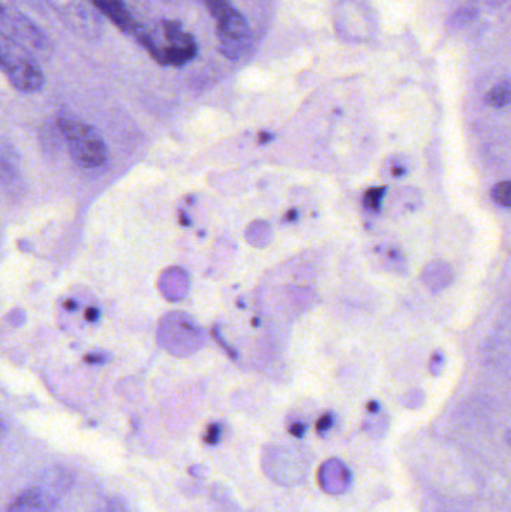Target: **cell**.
I'll return each mask as SVG.
<instances>
[{"mask_svg": "<svg viewBox=\"0 0 511 512\" xmlns=\"http://www.w3.org/2000/svg\"><path fill=\"white\" fill-rule=\"evenodd\" d=\"M134 38L162 66L182 68L197 57L194 35L179 21L161 20L153 26H138Z\"/></svg>", "mask_w": 511, "mask_h": 512, "instance_id": "cell-1", "label": "cell"}, {"mask_svg": "<svg viewBox=\"0 0 511 512\" xmlns=\"http://www.w3.org/2000/svg\"><path fill=\"white\" fill-rule=\"evenodd\" d=\"M216 21L219 51L230 60H239L252 44V30L242 12L230 0H203Z\"/></svg>", "mask_w": 511, "mask_h": 512, "instance_id": "cell-2", "label": "cell"}, {"mask_svg": "<svg viewBox=\"0 0 511 512\" xmlns=\"http://www.w3.org/2000/svg\"><path fill=\"white\" fill-rule=\"evenodd\" d=\"M57 125L68 143L72 159L80 167L93 170L104 165L107 161V147L96 129L71 117H59Z\"/></svg>", "mask_w": 511, "mask_h": 512, "instance_id": "cell-3", "label": "cell"}, {"mask_svg": "<svg viewBox=\"0 0 511 512\" xmlns=\"http://www.w3.org/2000/svg\"><path fill=\"white\" fill-rule=\"evenodd\" d=\"M0 63L9 83L23 93H36L44 87L45 77L35 56L14 42L2 38Z\"/></svg>", "mask_w": 511, "mask_h": 512, "instance_id": "cell-4", "label": "cell"}, {"mask_svg": "<svg viewBox=\"0 0 511 512\" xmlns=\"http://www.w3.org/2000/svg\"><path fill=\"white\" fill-rule=\"evenodd\" d=\"M71 32L86 41H99L104 33L101 17L90 0H45Z\"/></svg>", "mask_w": 511, "mask_h": 512, "instance_id": "cell-5", "label": "cell"}, {"mask_svg": "<svg viewBox=\"0 0 511 512\" xmlns=\"http://www.w3.org/2000/svg\"><path fill=\"white\" fill-rule=\"evenodd\" d=\"M2 38L14 42L33 56L48 54L51 42L48 36L30 18L15 9L2 8Z\"/></svg>", "mask_w": 511, "mask_h": 512, "instance_id": "cell-6", "label": "cell"}, {"mask_svg": "<svg viewBox=\"0 0 511 512\" xmlns=\"http://www.w3.org/2000/svg\"><path fill=\"white\" fill-rule=\"evenodd\" d=\"M90 2H92L93 6L98 9V12L105 15L117 29L128 33V35H135L140 23L135 21V18L132 17L128 6H126L123 0H90Z\"/></svg>", "mask_w": 511, "mask_h": 512, "instance_id": "cell-7", "label": "cell"}, {"mask_svg": "<svg viewBox=\"0 0 511 512\" xmlns=\"http://www.w3.org/2000/svg\"><path fill=\"white\" fill-rule=\"evenodd\" d=\"M422 280L423 285L431 291H441L452 283V267L444 261L431 262L423 270Z\"/></svg>", "mask_w": 511, "mask_h": 512, "instance_id": "cell-8", "label": "cell"}, {"mask_svg": "<svg viewBox=\"0 0 511 512\" xmlns=\"http://www.w3.org/2000/svg\"><path fill=\"white\" fill-rule=\"evenodd\" d=\"M47 502V496L41 490L30 487L11 502L6 512H47Z\"/></svg>", "mask_w": 511, "mask_h": 512, "instance_id": "cell-9", "label": "cell"}, {"mask_svg": "<svg viewBox=\"0 0 511 512\" xmlns=\"http://www.w3.org/2000/svg\"><path fill=\"white\" fill-rule=\"evenodd\" d=\"M486 104L492 108L511 107V78L495 84L485 96Z\"/></svg>", "mask_w": 511, "mask_h": 512, "instance_id": "cell-10", "label": "cell"}, {"mask_svg": "<svg viewBox=\"0 0 511 512\" xmlns=\"http://www.w3.org/2000/svg\"><path fill=\"white\" fill-rule=\"evenodd\" d=\"M492 200L500 207L511 209V180L509 182H500L492 188Z\"/></svg>", "mask_w": 511, "mask_h": 512, "instance_id": "cell-11", "label": "cell"}, {"mask_svg": "<svg viewBox=\"0 0 511 512\" xmlns=\"http://www.w3.org/2000/svg\"><path fill=\"white\" fill-rule=\"evenodd\" d=\"M386 191L387 189L384 186L369 189L365 198H363L366 209L372 210V212H380L381 204H383L384 197H386Z\"/></svg>", "mask_w": 511, "mask_h": 512, "instance_id": "cell-12", "label": "cell"}, {"mask_svg": "<svg viewBox=\"0 0 511 512\" xmlns=\"http://www.w3.org/2000/svg\"><path fill=\"white\" fill-rule=\"evenodd\" d=\"M219 438H221V427H219V424H210L207 427L206 435H204V442L207 445H216L219 442Z\"/></svg>", "mask_w": 511, "mask_h": 512, "instance_id": "cell-13", "label": "cell"}, {"mask_svg": "<svg viewBox=\"0 0 511 512\" xmlns=\"http://www.w3.org/2000/svg\"><path fill=\"white\" fill-rule=\"evenodd\" d=\"M333 426V417L330 414L323 415V417L318 420L317 430L320 433L327 432L330 427Z\"/></svg>", "mask_w": 511, "mask_h": 512, "instance_id": "cell-14", "label": "cell"}, {"mask_svg": "<svg viewBox=\"0 0 511 512\" xmlns=\"http://www.w3.org/2000/svg\"><path fill=\"white\" fill-rule=\"evenodd\" d=\"M305 424L296 423L290 427V433L294 436V438H302L305 435Z\"/></svg>", "mask_w": 511, "mask_h": 512, "instance_id": "cell-15", "label": "cell"}, {"mask_svg": "<svg viewBox=\"0 0 511 512\" xmlns=\"http://www.w3.org/2000/svg\"><path fill=\"white\" fill-rule=\"evenodd\" d=\"M96 318H98V312H96V309H87L86 312V319L87 321H96Z\"/></svg>", "mask_w": 511, "mask_h": 512, "instance_id": "cell-16", "label": "cell"}, {"mask_svg": "<svg viewBox=\"0 0 511 512\" xmlns=\"http://www.w3.org/2000/svg\"><path fill=\"white\" fill-rule=\"evenodd\" d=\"M65 307H66V309H68V310H74V309H75V307H77V306H75L74 301H66V303H65Z\"/></svg>", "mask_w": 511, "mask_h": 512, "instance_id": "cell-17", "label": "cell"}, {"mask_svg": "<svg viewBox=\"0 0 511 512\" xmlns=\"http://www.w3.org/2000/svg\"><path fill=\"white\" fill-rule=\"evenodd\" d=\"M369 411H377V403H369Z\"/></svg>", "mask_w": 511, "mask_h": 512, "instance_id": "cell-18", "label": "cell"}, {"mask_svg": "<svg viewBox=\"0 0 511 512\" xmlns=\"http://www.w3.org/2000/svg\"><path fill=\"white\" fill-rule=\"evenodd\" d=\"M506 441H507V444H509V445H510V447H511V432L507 433V435H506Z\"/></svg>", "mask_w": 511, "mask_h": 512, "instance_id": "cell-19", "label": "cell"}]
</instances>
